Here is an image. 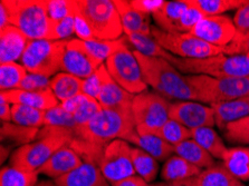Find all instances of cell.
Listing matches in <instances>:
<instances>
[{"label":"cell","mask_w":249,"mask_h":186,"mask_svg":"<svg viewBox=\"0 0 249 186\" xmlns=\"http://www.w3.org/2000/svg\"><path fill=\"white\" fill-rule=\"evenodd\" d=\"M141 67L146 85L169 101H196L197 93L192 88L186 75L163 58L148 57L133 51Z\"/></svg>","instance_id":"1"},{"label":"cell","mask_w":249,"mask_h":186,"mask_svg":"<svg viewBox=\"0 0 249 186\" xmlns=\"http://www.w3.org/2000/svg\"><path fill=\"white\" fill-rule=\"evenodd\" d=\"M75 138L105 146L115 139L127 140L137 133L132 104L115 108H103L89 123L77 126Z\"/></svg>","instance_id":"2"},{"label":"cell","mask_w":249,"mask_h":186,"mask_svg":"<svg viewBox=\"0 0 249 186\" xmlns=\"http://www.w3.org/2000/svg\"><path fill=\"white\" fill-rule=\"evenodd\" d=\"M74 138V132L67 128L43 126L35 142L19 146L13 152L9 165L37 172L58 150L70 146Z\"/></svg>","instance_id":"3"},{"label":"cell","mask_w":249,"mask_h":186,"mask_svg":"<svg viewBox=\"0 0 249 186\" xmlns=\"http://www.w3.org/2000/svg\"><path fill=\"white\" fill-rule=\"evenodd\" d=\"M10 14L11 25L29 40H53L55 22L48 16L47 0H1Z\"/></svg>","instance_id":"4"},{"label":"cell","mask_w":249,"mask_h":186,"mask_svg":"<svg viewBox=\"0 0 249 186\" xmlns=\"http://www.w3.org/2000/svg\"><path fill=\"white\" fill-rule=\"evenodd\" d=\"M170 63L186 75H203L213 78L249 76V54L228 56L221 52L201 59H186L172 56Z\"/></svg>","instance_id":"5"},{"label":"cell","mask_w":249,"mask_h":186,"mask_svg":"<svg viewBox=\"0 0 249 186\" xmlns=\"http://www.w3.org/2000/svg\"><path fill=\"white\" fill-rule=\"evenodd\" d=\"M198 101L209 106L227 102L249 96L248 77L213 78L203 75H186Z\"/></svg>","instance_id":"6"},{"label":"cell","mask_w":249,"mask_h":186,"mask_svg":"<svg viewBox=\"0 0 249 186\" xmlns=\"http://www.w3.org/2000/svg\"><path fill=\"white\" fill-rule=\"evenodd\" d=\"M67 40H29L20 64L28 73L54 77L62 70V62Z\"/></svg>","instance_id":"7"},{"label":"cell","mask_w":249,"mask_h":186,"mask_svg":"<svg viewBox=\"0 0 249 186\" xmlns=\"http://www.w3.org/2000/svg\"><path fill=\"white\" fill-rule=\"evenodd\" d=\"M77 6L93 30L96 39L115 40L123 35V26L114 1L77 0Z\"/></svg>","instance_id":"8"},{"label":"cell","mask_w":249,"mask_h":186,"mask_svg":"<svg viewBox=\"0 0 249 186\" xmlns=\"http://www.w3.org/2000/svg\"><path fill=\"white\" fill-rule=\"evenodd\" d=\"M171 102L156 92L145 90L135 95L132 101L135 127L140 135L153 134L170 119Z\"/></svg>","instance_id":"9"},{"label":"cell","mask_w":249,"mask_h":186,"mask_svg":"<svg viewBox=\"0 0 249 186\" xmlns=\"http://www.w3.org/2000/svg\"><path fill=\"white\" fill-rule=\"evenodd\" d=\"M151 35L170 54L186 59H201L221 54V48L213 46L190 33H167L151 26Z\"/></svg>","instance_id":"10"},{"label":"cell","mask_w":249,"mask_h":186,"mask_svg":"<svg viewBox=\"0 0 249 186\" xmlns=\"http://www.w3.org/2000/svg\"><path fill=\"white\" fill-rule=\"evenodd\" d=\"M104 64L111 77L126 92L132 95H139L148 90L141 67L129 46L115 52Z\"/></svg>","instance_id":"11"},{"label":"cell","mask_w":249,"mask_h":186,"mask_svg":"<svg viewBox=\"0 0 249 186\" xmlns=\"http://www.w3.org/2000/svg\"><path fill=\"white\" fill-rule=\"evenodd\" d=\"M132 147L126 140L115 139L102 151L96 165L110 183L137 175L132 162Z\"/></svg>","instance_id":"12"},{"label":"cell","mask_w":249,"mask_h":186,"mask_svg":"<svg viewBox=\"0 0 249 186\" xmlns=\"http://www.w3.org/2000/svg\"><path fill=\"white\" fill-rule=\"evenodd\" d=\"M169 117L170 119L178 121L189 130L213 127L216 125L213 108L196 101H177L171 102Z\"/></svg>","instance_id":"13"},{"label":"cell","mask_w":249,"mask_h":186,"mask_svg":"<svg viewBox=\"0 0 249 186\" xmlns=\"http://www.w3.org/2000/svg\"><path fill=\"white\" fill-rule=\"evenodd\" d=\"M103 65L85 47L84 41L80 39H70L66 41L64 51L62 71L81 79L89 77Z\"/></svg>","instance_id":"14"},{"label":"cell","mask_w":249,"mask_h":186,"mask_svg":"<svg viewBox=\"0 0 249 186\" xmlns=\"http://www.w3.org/2000/svg\"><path fill=\"white\" fill-rule=\"evenodd\" d=\"M190 34L213 46L224 48L235 38L236 27L233 19L227 15L207 16L195 26Z\"/></svg>","instance_id":"15"},{"label":"cell","mask_w":249,"mask_h":186,"mask_svg":"<svg viewBox=\"0 0 249 186\" xmlns=\"http://www.w3.org/2000/svg\"><path fill=\"white\" fill-rule=\"evenodd\" d=\"M0 95L5 97L11 105H26L40 111H50L59 105V101L51 87L41 90H33V92L22 89L1 90Z\"/></svg>","instance_id":"16"},{"label":"cell","mask_w":249,"mask_h":186,"mask_svg":"<svg viewBox=\"0 0 249 186\" xmlns=\"http://www.w3.org/2000/svg\"><path fill=\"white\" fill-rule=\"evenodd\" d=\"M84 163L81 155L74 151L71 146H65L58 150L53 156L37 170L38 174L57 180L66 174L71 173V170L76 169L77 168Z\"/></svg>","instance_id":"17"},{"label":"cell","mask_w":249,"mask_h":186,"mask_svg":"<svg viewBox=\"0 0 249 186\" xmlns=\"http://www.w3.org/2000/svg\"><path fill=\"white\" fill-rule=\"evenodd\" d=\"M29 39L15 26L0 29V64L20 60Z\"/></svg>","instance_id":"18"},{"label":"cell","mask_w":249,"mask_h":186,"mask_svg":"<svg viewBox=\"0 0 249 186\" xmlns=\"http://www.w3.org/2000/svg\"><path fill=\"white\" fill-rule=\"evenodd\" d=\"M55 183L57 186H111L99 166L85 161L80 168L55 180Z\"/></svg>","instance_id":"19"},{"label":"cell","mask_w":249,"mask_h":186,"mask_svg":"<svg viewBox=\"0 0 249 186\" xmlns=\"http://www.w3.org/2000/svg\"><path fill=\"white\" fill-rule=\"evenodd\" d=\"M118 9L125 36L133 34L151 35V19L132 8L127 0H113Z\"/></svg>","instance_id":"20"},{"label":"cell","mask_w":249,"mask_h":186,"mask_svg":"<svg viewBox=\"0 0 249 186\" xmlns=\"http://www.w3.org/2000/svg\"><path fill=\"white\" fill-rule=\"evenodd\" d=\"M126 142L146 152L158 162H165L175 155V146L153 134L140 135L137 132Z\"/></svg>","instance_id":"21"},{"label":"cell","mask_w":249,"mask_h":186,"mask_svg":"<svg viewBox=\"0 0 249 186\" xmlns=\"http://www.w3.org/2000/svg\"><path fill=\"white\" fill-rule=\"evenodd\" d=\"M135 95H132L125 89H123L114 79H113L108 71L105 74L103 85L97 97L102 108H115L121 106L131 105Z\"/></svg>","instance_id":"22"},{"label":"cell","mask_w":249,"mask_h":186,"mask_svg":"<svg viewBox=\"0 0 249 186\" xmlns=\"http://www.w3.org/2000/svg\"><path fill=\"white\" fill-rule=\"evenodd\" d=\"M216 116V125L224 131L227 124L249 116V96L211 106Z\"/></svg>","instance_id":"23"},{"label":"cell","mask_w":249,"mask_h":186,"mask_svg":"<svg viewBox=\"0 0 249 186\" xmlns=\"http://www.w3.org/2000/svg\"><path fill=\"white\" fill-rule=\"evenodd\" d=\"M201 172V169L175 154L164 162L160 176L163 182H178L198 177Z\"/></svg>","instance_id":"24"},{"label":"cell","mask_w":249,"mask_h":186,"mask_svg":"<svg viewBox=\"0 0 249 186\" xmlns=\"http://www.w3.org/2000/svg\"><path fill=\"white\" fill-rule=\"evenodd\" d=\"M187 7V0L165 1L163 7L152 16L157 27L167 33H178L179 20Z\"/></svg>","instance_id":"25"},{"label":"cell","mask_w":249,"mask_h":186,"mask_svg":"<svg viewBox=\"0 0 249 186\" xmlns=\"http://www.w3.org/2000/svg\"><path fill=\"white\" fill-rule=\"evenodd\" d=\"M233 24L236 27L235 38L229 45L221 48L222 54L228 56L240 55L241 48L249 38V2L236 10Z\"/></svg>","instance_id":"26"},{"label":"cell","mask_w":249,"mask_h":186,"mask_svg":"<svg viewBox=\"0 0 249 186\" xmlns=\"http://www.w3.org/2000/svg\"><path fill=\"white\" fill-rule=\"evenodd\" d=\"M175 154L184 158L186 161L201 169L202 170L216 165L214 158L192 138L184 140V142L176 145Z\"/></svg>","instance_id":"27"},{"label":"cell","mask_w":249,"mask_h":186,"mask_svg":"<svg viewBox=\"0 0 249 186\" xmlns=\"http://www.w3.org/2000/svg\"><path fill=\"white\" fill-rule=\"evenodd\" d=\"M222 165L243 183L249 182V147H230L222 158Z\"/></svg>","instance_id":"28"},{"label":"cell","mask_w":249,"mask_h":186,"mask_svg":"<svg viewBox=\"0 0 249 186\" xmlns=\"http://www.w3.org/2000/svg\"><path fill=\"white\" fill-rule=\"evenodd\" d=\"M191 138L196 140L203 150H206L214 159L222 161L228 147L213 127H200L191 130Z\"/></svg>","instance_id":"29"},{"label":"cell","mask_w":249,"mask_h":186,"mask_svg":"<svg viewBox=\"0 0 249 186\" xmlns=\"http://www.w3.org/2000/svg\"><path fill=\"white\" fill-rule=\"evenodd\" d=\"M83 79L60 71L51 78V88L59 102H63L75 95L82 93Z\"/></svg>","instance_id":"30"},{"label":"cell","mask_w":249,"mask_h":186,"mask_svg":"<svg viewBox=\"0 0 249 186\" xmlns=\"http://www.w3.org/2000/svg\"><path fill=\"white\" fill-rule=\"evenodd\" d=\"M132 162L137 175L152 184L159 175V162L139 147H132Z\"/></svg>","instance_id":"31"},{"label":"cell","mask_w":249,"mask_h":186,"mask_svg":"<svg viewBox=\"0 0 249 186\" xmlns=\"http://www.w3.org/2000/svg\"><path fill=\"white\" fill-rule=\"evenodd\" d=\"M199 186H245L224 165H214L203 169L198 176Z\"/></svg>","instance_id":"32"},{"label":"cell","mask_w":249,"mask_h":186,"mask_svg":"<svg viewBox=\"0 0 249 186\" xmlns=\"http://www.w3.org/2000/svg\"><path fill=\"white\" fill-rule=\"evenodd\" d=\"M126 39L129 43L134 47V51L140 52V54L148 56V57H156V58H163L170 62L172 56L164 51L157 40L154 39L152 35H143V34H133V35L126 36Z\"/></svg>","instance_id":"33"},{"label":"cell","mask_w":249,"mask_h":186,"mask_svg":"<svg viewBox=\"0 0 249 186\" xmlns=\"http://www.w3.org/2000/svg\"><path fill=\"white\" fill-rule=\"evenodd\" d=\"M40 128H30L20 125L9 123H1V140L10 142L13 145L22 146L26 144L35 142Z\"/></svg>","instance_id":"34"},{"label":"cell","mask_w":249,"mask_h":186,"mask_svg":"<svg viewBox=\"0 0 249 186\" xmlns=\"http://www.w3.org/2000/svg\"><path fill=\"white\" fill-rule=\"evenodd\" d=\"M45 113L26 105H11V123L30 128H40L45 126Z\"/></svg>","instance_id":"35"},{"label":"cell","mask_w":249,"mask_h":186,"mask_svg":"<svg viewBox=\"0 0 249 186\" xmlns=\"http://www.w3.org/2000/svg\"><path fill=\"white\" fill-rule=\"evenodd\" d=\"M38 176L37 172L7 165L0 173V186H34L38 182Z\"/></svg>","instance_id":"36"},{"label":"cell","mask_w":249,"mask_h":186,"mask_svg":"<svg viewBox=\"0 0 249 186\" xmlns=\"http://www.w3.org/2000/svg\"><path fill=\"white\" fill-rule=\"evenodd\" d=\"M84 44L90 54L104 64L112 55L127 46V39L126 37L119 38L115 40H101L95 38L93 40L84 41Z\"/></svg>","instance_id":"37"},{"label":"cell","mask_w":249,"mask_h":186,"mask_svg":"<svg viewBox=\"0 0 249 186\" xmlns=\"http://www.w3.org/2000/svg\"><path fill=\"white\" fill-rule=\"evenodd\" d=\"M27 74V69L21 64H0V88L1 90L18 89Z\"/></svg>","instance_id":"38"},{"label":"cell","mask_w":249,"mask_h":186,"mask_svg":"<svg viewBox=\"0 0 249 186\" xmlns=\"http://www.w3.org/2000/svg\"><path fill=\"white\" fill-rule=\"evenodd\" d=\"M248 0H195L205 16H221L231 10H238L248 3Z\"/></svg>","instance_id":"39"},{"label":"cell","mask_w":249,"mask_h":186,"mask_svg":"<svg viewBox=\"0 0 249 186\" xmlns=\"http://www.w3.org/2000/svg\"><path fill=\"white\" fill-rule=\"evenodd\" d=\"M153 135L162 138L165 142L176 146L178 144L191 138V130L181 125L178 121L169 119L167 123L153 133Z\"/></svg>","instance_id":"40"},{"label":"cell","mask_w":249,"mask_h":186,"mask_svg":"<svg viewBox=\"0 0 249 186\" xmlns=\"http://www.w3.org/2000/svg\"><path fill=\"white\" fill-rule=\"evenodd\" d=\"M224 133L229 143L236 145H249V116L227 124Z\"/></svg>","instance_id":"41"},{"label":"cell","mask_w":249,"mask_h":186,"mask_svg":"<svg viewBox=\"0 0 249 186\" xmlns=\"http://www.w3.org/2000/svg\"><path fill=\"white\" fill-rule=\"evenodd\" d=\"M45 126L67 128V130L74 132L76 130L77 124L74 119V116L71 113L66 112L62 106L58 105L45 113Z\"/></svg>","instance_id":"42"},{"label":"cell","mask_w":249,"mask_h":186,"mask_svg":"<svg viewBox=\"0 0 249 186\" xmlns=\"http://www.w3.org/2000/svg\"><path fill=\"white\" fill-rule=\"evenodd\" d=\"M188 7L183 11L178 24V33H190L195 26L205 18V14L195 3V0H187Z\"/></svg>","instance_id":"43"},{"label":"cell","mask_w":249,"mask_h":186,"mask_svg":"<svg viewBox=\"0 0 249 186\" xmlns=\"http://www.w3.org/2000/svg\"><path fill=\"white\" fill-rule=\"evenodd\" d=\"M76 8V0H47L48 16L54 22L71 16Z\"/></svg>","instance_id":"44"},{"label":"cell","mask_w":249,"mask_h":186,"mask_svg":"<svg viewBox=\"0 0 249 186\" xmlns=\"http://www.w3.org/2000/svg\"><path fill=\"white\" fill-rule=\"evenodd\" d=\"M102 109L103 108H102V106L100 105V102L97 101V100L89 96L73 115L77 126H81V125L89 123V121L92 120L94 117L99 115Z\"/></svg>","instance_id":"45"},{"label":"cell","mask_w":249,"mask_h":186,"mask_svg":"<svg viewBox=\"0 0 249 186\" xmlns=\"http://www.w3.org/2000/svg\"><path fill=\"white\" fill-rule=\"evenodd\" d=\"M107 73L105 64H103L95 73L92 74L89 77L83 79L82 85V93L88 95L89 97H93L97 100L99 94L101 92L102 85H103V81L105 77V74Z\"/></svg>","instance_id":"46"},{"label":"cell","mask_w":249,"mask_h":186,"mask_svg":"<svg viewBox=\"0 0 249 186\" xmlns=\"http://www.w3.org/2000/svg\"><path fill=\"white\" fill-rule=\"evenodd\" d=\"M74 21H75V35H76L77 39L82 41H89L95 39L93 30L90 28L89 24L86 20L84 15L82 14L77 6V0H76V8H75L74 13Z\"/></svg>","instance_id":"47"},{"label":"cell","mask_w":249,"mask_h":186,"mask_svg":"<svg viewBox=\"0 0 249 186\" xmlns=\"http://www.w3.org/2000/svg\"><path fill=\"white\" fill-rule=\"evenodd\" d=\"M75 34L74 15L64 18L63 20L55 22L53 30V40H70Z\"/></svg>","instance_id":"48"},{"label":"cell","mask_w":249,"mask_h":186,"mask_svg":"<svg viewBox=\"0 0 249 186\" xmlns=\"http://www.w3.org/2000/svg\"><path fill=\"white\" fill-rule=\"evenodd\" d=\"M51 87V78L47 76L39 75V74H33L28 73L27 76L24 78V81L21 82V84L18 89L22 90H41L46 89Z\"/></svg>","instance_id":"49"},{"label":"cell","mask_w":249,"mask_h":186,"mask_svg":"<svg viewBox=\"0 0 249 186\" xmlns=\"http://www.w3.org/2000/svg\"><path fill=\"white\" fill-rule=\"evenodd\" d=\"M130 3L132 8L143 16L152 17L163 7L165 1L163 0H130Z\"/></svg>","instance_id":"50"},{"label":"cell","mask_w":249,"mask_h":186,"mask_svg":"<svg viewBox=\"0 0 249 186\" xmlns=\"http://www.w3.org/2000/svg\"><path fill=\"white\" fill-rule=\"evenodd\" d=\"M88 97H89L88 95L81 93V94L75 95L74 97L70 98V100H67L63 102H59V105L62 106L66 112H69L71 114V115H74L75 112L80 108V106L86 101V98Z\"/></svg>","instance_id":"51"},{"label":"cell","mask_w":249,"mask_h":186,"mask_svg":"<svg viewBox=\"0 0 249 186\" xmlns=\"http://www.w3.org/2000/svg\"><path fill=\"white\" fill-rule=\"evenodd\" d=\"M111 186H151V184L146 183L142 177L133 175L127 178H124V180L113 182V183H111Z\"/></svg>","instance_id":"52"},{"label":"cell","mask_w":249,"mask_h":186,"mask_svg":"<svg viewBox=\"0 0 249 186\" xmlns=\"http://www.w3.org/2000/svg\"><path fill=\"white\" fill-rule=\"evenodd\" d=\"M0 119L1 123L11 121V104L1 95H0Z\"/></svg>","instance_id":"53"},{"label":"cell","mask_w":249,"mask_h":186,"mask_svg":"<svg viewBox=\"0 0 249 186\" xmlns=\"http://www.w3.org/2000/svg\"><path fill=\"white\" fill-rule=\"evenodd\" d=\"M151 186H199V184L198 177H192L178 182H162V183L151 184Z\"/></svg>","instance_id":"54"},{"label":"cell","mask_w":249,"mask_h":186,"mask_svg":"<svg viewBox=\"0 0 249 186\" xmlns=\"http://www.w3.org/2000/svg\"><path fill=\"white\" fill-rule=\"evenodd\" d=\"M10 25H11V20H10L9 11L6 8V6L0 1V29L8 27Z\"/></svg>","instance_id":"55"},{"label":"cell","mask_w":249,"mask_h":186,"mask_svg":"<svg viewBox=\"0 0 249 186\" xmlns=\"http://www.w3.org/2000/svg\"><path fill=\"white\" fill-rule=\"evenodd\" d=\"M34 186H57L55 183V181L52 180H41L38 181Z\"/></svg>","instance_id":"56"}]
</instances>
